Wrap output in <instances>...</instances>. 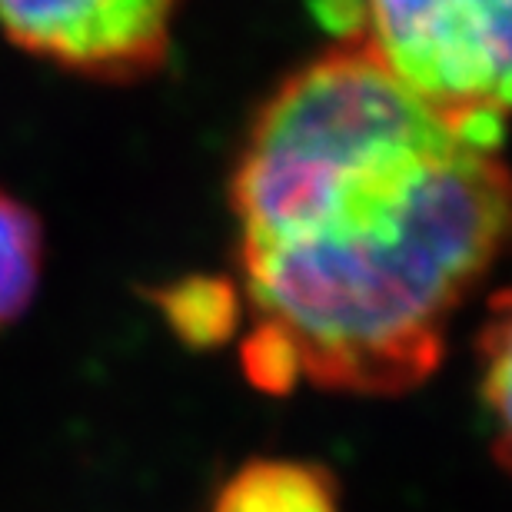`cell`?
Instances as JSON below:
<instances>
[{
    "label": "cell",
    "mask_w": 512,
    "mask_h": 512,
    "mask_svg": "<svg viewBox=\"0 0 512 512\" xmlns=\"http://www.w3.org/2000/svg\"><path fill=\"white\" fill-rule=\"evenodd\" d=\"M183 0H0V34L97 80L157 74Z\"/></svg>",
    "instance_id": "3957f363"
},
{
    "label": "cell",
    "mask_w": 512,
    "mask_h": 512,
    "mask_svg": "<svg viewBox=\"0 0 512 512\" xmlns=\"http://www.w3.org/2000/svg\"><path fill=\"white\" fill-rule=\"evenodd\" d=\"M479 396L493 423L496 456L512 473V286L493 296L479 333Z\"/></svg>",
    "instance_id": "8992f818"
},
{
    "label": "cell",
    "mask_w": 512,
    "mask_h": 512,
    "mask_svg": "<svg viewBox=\"0 0 512 512\" xmlns=\"http://www.w3.org/2000/svg\"><path fill=\"white\" fill-rule=\"evenodd\" d=\"M243 370L399 396L443 360L446 330L512 247V170L336 40L296 67L243 137L230 180Z\"/></svg>",
    "instance_id": "6da1fadb"
},
{
    "label": "cell",
    "mask_w": 512,
    "mask_h": 512,
    "mask_svg": "<svg viewBox=\"0 0 512 512\" xmlns=\"http://www.w3.org/2000/svg\"><path fill=\"white\" fill-rule=\"evenodd\" d=\"M213 512H340V486L316 463L253 459L220 486Z\"/></svg>",
    "instance_id": "277c9868"
},
{
    "label": "cell",
    "mask_w": 512,
    "mask_h": 512,
    "mask_svg": "<svg viewBox=\"0 0 512 512\" xmlns=\"http://www.w3.org/2000/svg\"><path fill=\"white\" fill-rule=\"evenodd\" d=\"M170 330L190 346H217L237 330L240 293L220 280H183L160 293Z\"/></svg>",
    "instance_id": "52a82bcc"
},
{
    "label": "cell",
    "mask_w": 512,
    "mask_h": 512,
    "mask_svg": "<svg viewBox=\"0 0 512 512\" xmlns=\"http://www.w3.org/2000/svg\"><path fill=\"white\" fill-rule=\"evenodd\" d=\"M336 40H356L469 137L499 147L512 117V0H320Z\"/></svg>",
    "instance_id": "7a4b0ae2"
},
{
    "label": "cell",
    "mask_w": 512,
    "mask_h": 512,
    "mask_svg": "<svg viewBox=\"0 0 512 512\" xmlns=\"http://www.w3.org/2000/svg\"><path fill=\"white\" fill-rule=\"evenodd\" d=\"M44 273V230L17 197L0 190V330L34 303Z\"/></svg>",
    "instance_id": "5b68a950"
}]
</instances>
